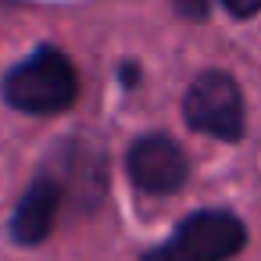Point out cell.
<instances>
[{"label":"cell","mask_w":261,"mask_h":261,"mask_svg":"<svg viewBox=\"0 0 261 261\" xmlns=\"http://www.w3.org/2000/svg\"><path fill=\"white\" fill-rule=\"evenodd\" d=\"M4 97H8L11 108L33 111V115L65 111V108L79 97L75 65H72L61 50L43 47V50H36L29 61H22V65L4 79Z\"/></svg>","instance_id":"obj_1"},{"label":"cell","mask_w":261,"mask_h":261,"mask_svg":"<svg viewBox=\"0 0 261 261\" xmlns=\"http://www.w3.org/2000/svg\"><path fill=\"white\" fill-rule=\"evenodd\" d=\"M247 243L243 222L229 211H200L186 218L175 236L147 254V261H229Z\"/></svg>","instance_id":"obj_2"},{"label":"cell","mask_w":261,"mask_h":261,"mask_svg":"<svg viewBox=\"0 0 261 261\" xmlns=\"http://www.w3.org/2000/svg\"><path fill=\"white\" fill-rule=\"evenodd\" d=\"M186 122L215 140L243 136V97L225 72H204L186 90Z\"/></svg>","instance_id":"obj_3"},{"label":"cell","mask_w":261,"mask_h":261,"mask_svg":"<svg viewBox=\"0 0 261 261\" xmlns=\"http://www.w3.org/2000/svg\"><path fill=\"white\" fill-rule=\"evenodd\" d=\"M129 179L143 190V193H175L186 182L190 161L179 150V143H172L168 136H143L129 147Z\"/></svg>","instance_id":"obj_4"},{"label":"cell","mask_w":261,"mask_h":261,"mask_svg":"<svg viewBox=\"0 0 261 261\" xmlns=\"http://www.w3.org/2000/svg\"><path fill=\"white\" fill-rule=\"evenodd\" d=\"M58 204H61V182H58L54 175H40V179L25 190V197H22V204H18L15 218H11L15 240H18V243H40V240L54 229Z\"/></svg>","instance_id":"obj_5"},{"label":"cell","mask_w":261,"mask_h":261,"mask_svg":"<svg viewBox=\"0 0 261 261\" xmlns=\"http://www.w3.org/2000/svg\"><path fill=\"white\" fill-rule=\"evenodd\" d=\"M222 4H225L236 18H247V15H257V11H261V0H222Z\"/></svg>","instance_id":"obj_6"},{"label":"cell","mask_w":261,"mask_h":261,"mask_svg":"<svg viewBox=\"0 0 261 261\" xmlns=\"http://www.w3.org/2000/svg\"><path fill=\"white\" fill-rule=\"evenodd\" d=\"M175 11L186 18H204L207 15V0H175Z\"/></svg>","instance_id":"obj_7"}]
</instances>
